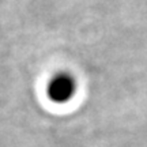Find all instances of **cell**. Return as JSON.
I'll list each match as a JSON object with an SVG mask.
<instances>
[{
  "mask_svg": "<svg viewBox=\"0 0 147 147\" xmlns=\"http://www.w3.org/2000/svg\"><path fill=\"white\" fill-rule=\"evenodd\" d=\"M78 93V79L69 71H57L51 75L45 84V95L55 105H65Z\"/></svg>",
  "mask_w": 147,
  "mask_h": 147,
  "instance_id": "1",
  "label": "cell"
}]
</instances>
